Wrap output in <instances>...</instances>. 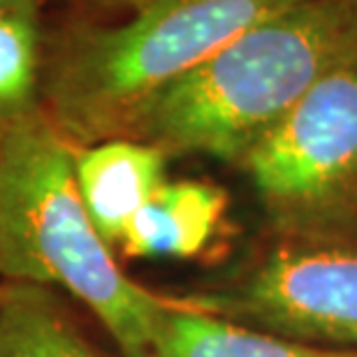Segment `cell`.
I'll return each mask as SVG.
<instances>
[{
    "label": "cell",
    "instance_id": "obj_1",
    "mask_svg": "<svg viewBox=\"0 0 357 357\" xmlns=\"http://www.w3.org/2000/svg\"><path fill=\"white\" fill-rule=\"evenodd\" d=\"M357 59L348 0H299L232 38L135 112L123 137L237 162L327 73Z\"/></svg>",
    "mask_w": 357,
    "mask_h": 357
},
{
    "label": "cell",
    "instance_id": "obj_2",
    "mask_svg": "<svg viewBox=\"0 0 357 357\" xmlns=\"http://www.w3.org/2000/svg\"><path fill=\"white\" fill-rule=\"evenodd\" d=\"M77 149L42 107L12 119L0 151V281L61 288L100 320L123 357H151L172 297L116 265L82 202Z\"/></svg>",
    "mask_w": 357,
    "mask_h": 357
},
{
    "label": "cell",
    "instance_id": "obj_3",
    "mask_svg": "<svg viewBox=\"0 0 357 357\" xmlns=\"http://www.w3.org/2000/svg\"><path fill=\"white\" fill-rule=\"evenodd\" d=\"M295 3L153 0L116 24L79 19L45 42L40 107L75 149L119 139L149 98Z\"/></svg>",
    "mask_w": 357,
    "mask_h": 357
},
{
    "label": "cell",
    "instance_id": "obj_4",
    "mask_svg": "<svg viewBox=\"0 0 357 357\" xmlns=\"http://www.w3.org/2000/svg\"><path fill=\"white\" fill-rule=\"evenodd\" d=\"M239 165L278 241L357 246V59L327 73Z\"/></svg>",
    "mask_w": 357,
    "mask_h": 357
},
{
    "label": "cell",
    "instance_id": "obj_5",
    "mask_svg": "<svg viewBox=\"0 0 357 357\" xmlns=\"http://www.w3.org/2000/svg\"><path fill=\"white\" fill-rule=\"evenodd\" d=\"M185 302L302 344L357 351V246H276L225 288Z\"/></svg>",
    "mask_w": 357,
    "mask_h": 357
},
{
    "label": "cell",
    "instance_id": "obj_6",
    "mask_svg": "<svg viewBox=\"0 0 357 357\" xmlns=\"http://www.w3.org/2000/svg\"><path fill=\"white\" fill-rule=\"evenodd\" d=\"M167 155L137 139L77 149L75 176L89 218L109 246L121 244L132 216L165 183Z\"/></svg>",
    "mask_w": 357,
    "mask_h": 357
},
{
    "label": "cell",
    "instance_id": "obj_7",
    "mask_svg": "<svg viewBox=\"0 0 357 357\" xmlns=\"http://www.w3.org/2000/svg\"><path fill=\"white\" fill-rule=\"evenodd\" d=\"M227 209L209 181H165L135 213L121 239L128 258H195L209 246Z\"/></svg>",
    "mask_w": 357,
    "mask_h": 357
},
{
    "label": "cell",
    "instance_id": "obj_8",
    "mask_svg": "<svg viewBox=\"0 0 357 357\" xmlns=\"http://www.w3.org/2000/svg\"><path fill=\"white\" fill-rule=\"evenodd\" d=\"M151 357H357V351L283 339L172 297L155 332Z\"/></svg>",
    "mask_w": 357,
    "mask_h": 357
},
{
    "label": "cell",
    "instance_id": "obj_9",
    "mask_svg": "<svg viewBox=\"0 0 357 357\" xmlns=\"http://www.w3.org/2000/svg\"><path fill=\"white\" fill-rule=\"evenodd\" d=\"M0 357H105L70 311L42 285L5 283L0 299Z\"/></svg>",
    "mask_w": 357,
    "mask_h": 357
},
{
    "label": "cell",
    "instance_id": "obj_10",
    "mask_svg": "<svg viewBox=\"0 0 357 357\" xmlns=\"http://www.w3.org/2000/svg\"><path fill=\"white\" fill-rule=\"evenodd\" d=\"M45 0H0V116L40 105Z\"/></svg>",
    "mask_w": 357,
    "mask_h": 357
},
{
    "label": "cell",
    "instance_id": "obj_11",
    "mask_svg": "<svg viewBox=\"0 0 357 357\" xmlns=\"http://www.w3.org/2000/svg\"><path fill=\"white\" fill-rule=\"evenodd\" d=\"M153 0H82V5L93 14V21H102L109 14H130Z\"/></svg>",
    "mask_w": 357,
    "mask_h": 357
},
{
    "label": "cell",
    "instance_id": "obj_12",
    "mask_svg": "<svg viewBox=\"0 0 357 357\" xmlns=\"http://www.w3.org/2000/svg\"><path fill=\"white\" fill-rule=\"evenodd\" d=\"M10 123H12V119H3V116H0V151H3V144H5L7 130H10Z\"/></svg>",
    "mask_w": 357,
    "mask_h": 357
},
{
    "label": "cell",
    "instance_id": "obj_13",
    "mask_svg": "<svg viewBox=\"0 0 357 357\" xmlns=\"http://www.w3.org/2000/svg\"><path fill=\"white\" fill-rule=\"evenodd\" d=\"M348 3H351V7H353L355 14H357V0H348Z\"/></svg>",
    "mask_w": 357,
    "mask_h": 357
},
{
    "label": "cell",
    "instance_id": "obj_14",
    "mask_svg": "<svg viewBox=\"0 0 357 357\" xmlns=\"http://www.w3.org/2000/svg\"><path fill=\"white\" fill-rule=\"evenodd\" d=\"M3 288H5V283H0V299H3Z\"/></svg>",
    "mask_w": 357,
    "mask_h": 357
}]
</instances>
